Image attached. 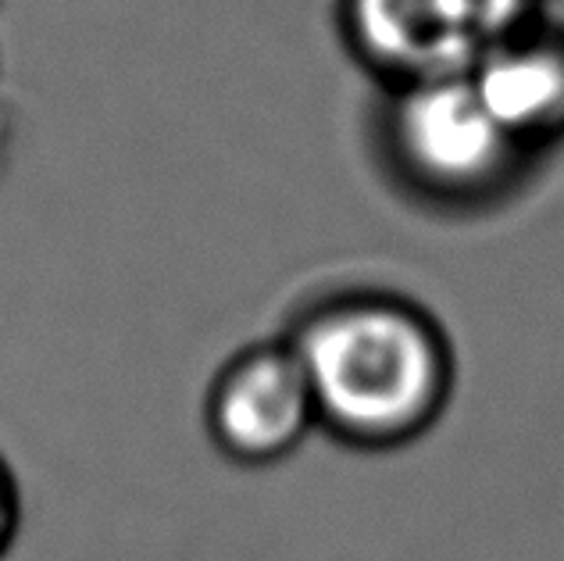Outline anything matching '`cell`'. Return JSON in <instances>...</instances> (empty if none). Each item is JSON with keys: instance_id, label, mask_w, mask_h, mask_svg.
I'll return each mask as SVG.
<instances>
[{"instance_id": "obj_2", "label": "cell", "mask_w": 564, "mask_h": 561, "mask_svg": "<svg viewBox=\"0 0 564 561\" xmlns=\"http://www.w3.org/2000/svg\"><path fill=\"white\" fill-rule=\"evenodd\" d=\"M532 14L536 0H344L350 47L397 86L471 76Z\"/></svg>"}, {"instance_id": "obj_5", "label": "cell", "mask_w": 564, "mask_h": 561, "mask_svg": "<svg viewBox=\"0 0 564 561\" xmlns=\"http://www.w3.org/2000/svg\"><path fill=\"white\" fill-rule=\"evenodd\" d=\"M468 79L522 151L564 137V33L532 25L489 54Z\"/></svg>"}, {"instance_id": "obj_1", "label": "cell", "mask_w": 564, "mask_h": 561, "mask_svg": "<svg viewBox=\"0 0 564 561\" xmlns=\"http://www.w3.org/2000/svg\"><path fill=\"white\" fill-rule=\"evenodd\" d=\"M307 379L318 425L358 444H390L436 416L447 354L436 330L397 301H336L286 339Z\"/></svg>"}, {"instance_id": "obj_6", "label": "cell", "mask_w": 564, "mask_h": 561, "mask_svg": "<svg viewBox=\"0 0 564 561\" xmlns=\"http://www.w3.org/2000/svg\"><path fill=\"white\" fill-rule=\"evenodd\" d=\"M22 529V486L4 454H0V561H4Z\"/></svg>"}, {"instance_id": "obj_3", "label": "cell", "mask_w": 564, "mask_h": 561, "mask_svg": "<svg viewBox=\"0 0 564 561\" xmlns=\"http://www.w3.org/2000/svg\"><path fill=\"white\" fill-rule=\"evenodd\" d=\"M386 137L414 186L457 201L497 190L525 154L494 122L468 76L400 86Z\"/></svg>"}, {"instance_id": "obj_4", "label": "cell", "mask_w": 564, "mask_h": 561, "mask_svg": "<svg viewBox=\"0 0 564 561\" xmlns=\"http://www.w3.org/2000/svg\"><path fill=\"white\" fill-rule=\"evenodd\" d=\"M318 425L307 379L286 344L232 354L207 382L204 430L236 465H275Z\"/></svg>"}]
</instances>
